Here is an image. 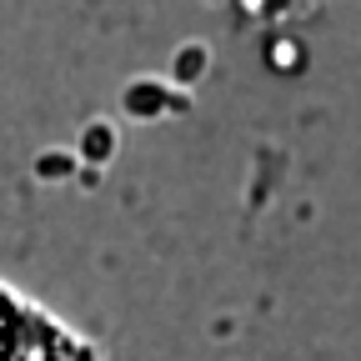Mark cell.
<instances>
[{"mask_svg": "<svg viewBox=\"0 0 361 361\" xmlns=\"http://www.w3.org/2000/svg\"><path fill=\"white\" fill-rule=\"evenodd\" d=\"M166 101H171V90L156 85V80H141V85L126 90V111H130V116H161Z\"/></svg>", "mask_w": 361, "mask_h": 361, "instance_id": "obj_1", "label": "cell"}, {"mask_svg": "<svg viewBox=\"0 0 361 361\" xmlns=\"http://www.w3.org/2000/svg\"><path fill=\"white\" fill-rule=\"evenodd\" d=\"M206 71H211V51H206V45H180V51H176V80L180 85L201 80Z\"/></svg>", "mask_w": 361, "mask_h": 361, "instance_id": "obj_2", "label": "cell"}, {"mask_svg": "<svg viewBox=\"0 0 361 361\" xmlns=\"http://www.w3.org/2000/svg\"><path fill=\"white\" fill-rule=\"evenodd\" d=\"M111 151H116L111 126H90V130H85V156H90V161H106Z\"/></svg>", "mask_w": 361, "mask_h": 361, "instance_id": "obj_3", "label": "cell"}, {"mask_svg": "<svg viewBox=\"0 0 361 361\" xmlns=\"http://www.w3.org/2000/svg\"><path fill=\"white\" fill-rule=\"evenodd\" d=\"M276 56H281V61H276V66H281V71H296V66H301V61H306V56H301V51H296V45H276Z\"/></svg>", "mask_w": 361, "mask_h": 361, "instance_id": "obj_4", "label": "cell"}, {"mask_svg": "<svg viewBox=\"0 0 361 361\" xmlns=\"http://www.w3.org/2000/svg\"><path fill=\"white\" fill-rule=\"evenodd\" d=\"M66 171H71L66 156H45V161H40V176H66Z\"/></svg>", "mask_w": 361, "mask_h": 361, "instance_id": "obj_5", "label": "cell"}]
</instances>
